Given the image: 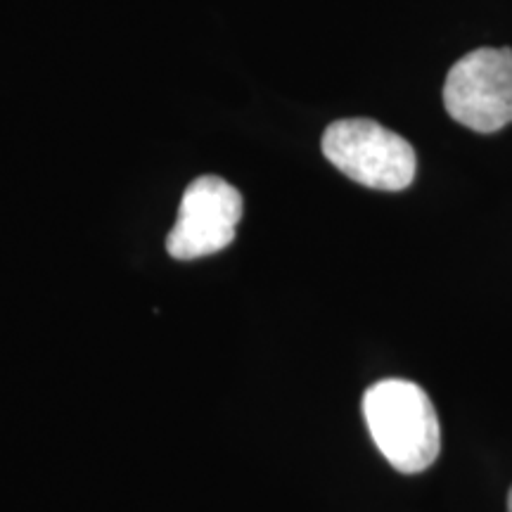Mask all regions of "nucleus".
Masks as SVG:
<instances>
[{"instance_id":"1","label":"nucleus","mask_w":512,"mask_h":512,"mask_svg":"<svg viewBox=\"0 0 512 512\" xmlns=\"http://www.w3.org/2000/svg\"><path fill=\"white\" fill-rule=\"evenodd\" d=\"M363 418L382 456L403 475H418L437 460L441 448L437 411L415 382L373 384L363 396Z\"/></svg>"},{"instance_id":"2","label":"nucleus","mask_w":512,"mask_h":512,"mask_svg":"<svg viewBox=\"0 0 512 512\" xmlns=\"http://www.w3.org/2000/svg\"><path fill=\"white\" fill-rule=\"evenodd\" d=\"M323 155L351 181L396 192L415 178L418 159L406 138L370 119H342L323 133Z\"/></svg>"},{"instance_id":"3","label":"nucleus","mask_w":512,"mask_h":512,"mask_svg":"<svg viewBox=\"0 0 512 512\" xmlns=\"http://www.w3.org/2000/svg\"><path fill=\"white\" fill-rule=\"evenodd\" d=\"M451 119L477 133L512 124V50L479 48L453 64L444 83Z\"/></svg>"},{"instance_id":"4","label":"nucleus","mask_w":512,"mask_h":512,"mask_svg":"<svg viewBox=\"0 0 512 512\" xmlns=\"http://www.w3.org/2000/svg\"><path fill=\"white\" fill-rule=\"evenodd\" d=\"M242 219V197L219 176H202L185 190L166 249L178 261H192L226 249Z\"/></svg>"},{"instance_id":"5","label":"nucleus","mask_w":512,"mask_h":512,"mask_svg":"<svg viewBox=\"0 0 512 512\" xmlns=\"http://www.w3.org/2000/svg\"><path fill=\"white\" fill-rule=\"evenodd\" d=\"M508 512H512V491H510V496H508Z\"/></svg>"}]
</instances>
